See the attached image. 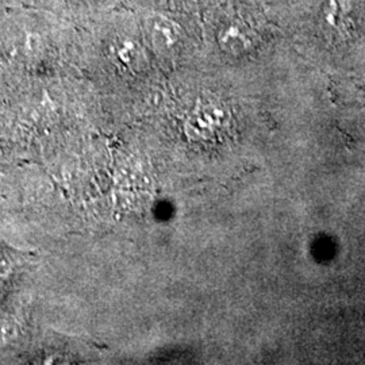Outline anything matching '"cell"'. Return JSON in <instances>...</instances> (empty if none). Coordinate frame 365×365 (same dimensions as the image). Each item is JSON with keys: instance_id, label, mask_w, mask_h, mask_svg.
Here are the masks:
<instances>
[{"instance_id": "obj_2", "label": "cell", "mask_w": 365, "mask_h": 365, "mask_svg": "<svg viewBox=\"0 0 365 365\" xmlns=\"http://www.w3.org/2000/svg\"><path fill=\"white\" fill-rule=\"evenodd\" d=\"M217 36L220 45L227 52H244L252 43L248 29L240 21L226 22Z\"/></svg>"}, {"instance_id": "obj_3", "label": "cell", "mask_w": 365, "mask_h": 365, "mask_svg": "<svg viewBox=\"0 0 365 365\" xmlns=\"http://www.w3.org/2000/svg\"><path fill=\"white\" fill-rule=\"evenodd\" d=\"M349 11V0H325L321 10L324 26L327 27V30L339 31L345 26V16Z\"/></svg>"}, {"instance_id": "obj_1", "label": "cell", "mask_w": 365, "mask_h": 365, "mask_svg": "<svg viewBox=\"0 0 365 365\" xmlns=\"http://www.w3.org/2000/svg\"><path fill=\"white\" fill-rule=\"evenodd\" d=\"M145 29L146 36L158 51L173 49L182 37L180 26L168 16L160 14L150 15L145 22Z\"/></svg>"}, {"instance_id": "obj_4", "label": "cell", "mask_w": 365, "mask_h": 365, "mask_svg": "<svg viewBox=\"0 0 365 365\" xmlns=\"http://www.w3.org/2000/svg\"><path fill=\"white\" fill-rule=\"evenodd\" d=\"M0 337L4 342H11L18 337V325L13 321H6L0 327Z\"/></svg>"}]
</instances>
